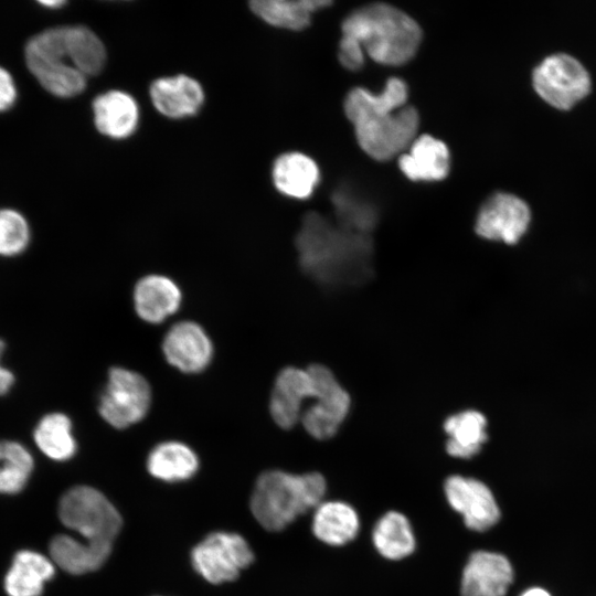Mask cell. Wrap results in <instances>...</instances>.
I'll return each mask as SVG.
<instances>
[{
    "mask_svg": "<svg viewBox=\"0 0 596 596\" xmlns=\"http://www.w3.org/2000/svg\"><path fill=\"white\" fill-rule=\"evenodd\" d=\"M25 64L41 86L57 97L81 94L87 78L106 63L99 38L82 25L56 26L32 36L24 49Z\"/></svg>",
    "mask_w": 596,
    "mask_h": 596,
    "instance_id": "6da1fadb",
    "label": "cell"
},
{
    "mask_svg": "<svg viewBox=\"0 0 596 596\" xmlns=\"http://www.w3.org/2000/svg\"><path fill=\"white\" fill-rule=\"evenodd\" d=\"M407 97V85L398 77H390L377 94L355 87L345 96L344 114L371 158L386 161L401 156L417 137L419 115L406 105Z\"/></svg>",
    "mask_w": 596,
    "mask_h": 596,
    "instance_id": "7a4b0ae2",
    "label": "cell"
},
{
    "mask_svg": "<svg viewBox=\"0 0 596 596\" xmlns=\"http://www.w3.org/2000/svg\"><path fill=\"white\" fill-rule=\"evenodd\" d=\"M304 273L328 286L358 284L370 274L372 243L317 212L308 213L296 236Z\"/></svg>",
    "mask_w": 596,
    "mask_h": 596,
    "instance_id": "3957f363",
    "label": "cell"
},
{
    "mask_svg": "<svg viewBox=\"0 0 596 596\" xmlns=\"http://www.w3.org/2000/svg\"><path fill=\"white\" fill-rule=\"evenodd\" d=\"M342 35L356 40L364 53L384 65H402L417 52L422 30L404 11L374 2L349 13L341 24Z\"/></svg>",
    "mask_w": 596,
    "mask_h": 596,
    "instance_id": "277c9868",
    "label": "cell"
},
{
    "mask_svg": "<svg viewBox=\"0 0 596 596\" xmlns=\"http://www.w3.org/2000/svg\"><path fill=\"white\" fill-rule=\"evenodd\" d=\"M327 483L322 475H292L268 470L256 480L251 497V511L268 531H280L299 515L316 509L324 497Z\"/></svg>",
    "mask_w": 596,
    "mask_h": 596,
    "instance_id": "5b68a950",
    "label": "cell"
},
{
    "mask_svg": "<svg viewBox=\"0 0 596 596\" xmlns=\"http://www.w3.org/2000/svg\"><path fill=\"white\" fill-rule=\"evenodd\" d=\"M58 517L64 526L91 543L111 544L120 531L121 517L97 489L76 486L60 499Z\"/></svg>",
    "mask_w": 596,
    "mask_h": 596,
    "instance_id": "8992f818",
    "label": "cell"
},
{
    "mask_svg": "<svg viewBox=\"0 0 596 596\" xmlns=\"http://www.w3.org/2000/svg\"><path fill=\"white\" fill-rule=\"evenodd\" d=\"M535 93L550 106L568 110L587 97L592 78L587 68L567 53H554L544 57L532 71Z\"/></svg>",
    "mask_w": 596,
    "mask_h": 596,
    "instance_id": "52a82bcc",
    "label": "cell"
},
{
    "mask_svg": "<svg viewBox=\"0 0 596 596\" xmlns=\"http://www.w3.org/2000/svg\"><path fill=\"white\" fill-rule=\"evenodd\" d=\"M151 405V389L138 372L114 366L98 397V413L110 426L123 429L145 418Z\"/></svg>",
    "mask_w": 596,
    "mask_h": 596,
    "instance_id": "ba28073f",
    "label": "cell"
},
{
    "mask_svg": "<svg viewBox=\"0 0 596 596\" xmlns=\"http://www.w3.org/2000/svg\"><path fill=\"white\" fill-rule=\"evenodd\" d=\"M254 554L246 540L236 533L213 532L191 552L198 574L212 584L232 582L252 564Z\"/></svg>",
    "mask_w": 596,
    "mask_h": 596,
    "instance_id": "9c48e42d",
    "label": "cell"
},
{
    "mask_svg": "<svg viewBox=\"0 0 596 596\" xmlns=\"http://www.w3.org/2000/svg\"><path fill=\"white\" fill-rule=\"evenodd\" d=\"M316 379L312 403L302 411L300 422L309 435L324 440L334 436L350 409V396L332 371L322 364L309 365Z\"/></svg>",
    "mask_w": 596,
    "mask_h": 596,
    "instance_id": "30bf717a",
    "label": "cell"
},
{
    "mask_svg": "<svg viewBox=\"0 0 596 596\" xmlns=\"http://www.w3.org/2000/svg\"><path fill=\"white\" fill-rule=\"evenodd\" d=\"M532 220L529 204L515 194L497 192L481 205L476 233L489 241L514 245L528 232Z\"/></svg>",
    "mask_w": 596,
    "mask_h": 596,
    "instance_id": "8fae6325",
    "label": "cell"
},
{
    "mask_svg": "<svg viewBox=\"0 0 596 596\" xmlns=\"http://www.w3.org/2000/svg\"><path fill=\"white\" fill-rule=\"evenodd\" d=\"M444 488L448 503L470 530L482 532L498 523L500 509L491 490L480 480L455 475L446 479Z\"/></svg>",
    "mask_w": 596,
    "mask_h": 596,
    "instance_id": "7c38bea8",
    "label": "cell"
},
{
    "mask_svg": "<svg viewBox=\"0 0 596 596\" xmlns=\"http://www.w3.org/2000/svg\"><path fill=\"white\" fill-rule=\"evenodd\" d=\"M316 390V379L309 366L283 369L275 380L269 400L274 422L284 429L294 427L300 422L305 401L311 400Z\"/></svg>",
    "mask_w": 596,
    "mask_h": 596,
    "instance_id": "4fadbf2b",
    "label": "cell"
},
{
    "mask_svg": "<svg viewBox=\"0 0 596 596\" xmlns=\"http://www.w3.org/2000/svg\"><path fill=\"white\" fill-rule=\"evenodd\" d=\"M162 351L169 364L181 372L193 374L204 371L213 358V343L205 330L194 321L173 324L162 341Z\"/></svg>",
    "mask_w": 596,
    "mask_h": 596,
    "instance_id": "5bb4252c",
    "label": "cell"
},
{
    "mask_svg": "<svg viewBox=\"0 0 596 596\" xmlns=\"http://www.w3.org/2000/svg\"><path fill=\"white\" fill-rule=\"evenodd\" d=\"M513 581L509 560L499 553L476 551L462 571L461 596H504Z\"/></svg>",
    "mask_w": 596,
    "mask_h": 596,
    "instance_id": "9a60e30c",
    "label": "cell"
},
{
    "mask_svg": "<svg viewBox=\"0 0 596 596\" xmlns=\"http://www.w3.org/2000/svg\"><path fill=\"white\" fill-rule=\"evenodd\" d=\"M132 299L140 319L148 323H160L179 310L182 292L171 278L151 274L137 281Z\"/></svg>",
    "mask_w": 596,
    "mask_h": 596,
    "instance_id": "2e32d148",
    "label": "cell"
},
{
    "mask_svg": "<svg viewBox=\"0 0 596 596\" xmlns=\"http://www.w3.org/2000/svg\"><path fill=\"white\" fill-rule=\"evenodd\" d=\"M401 171L412 181H439L450 169L447 146L429 135H421L398 157Z\"/></svg>",
    "mask_w": 596,
    "mask_h": 596,
    "instance_id": "e0dca14e",
    "label": "cell"
},
{
    "mask_svg": "<svg viewBox=\"0 0 596 596\" xmlns=\"http://www.w3.org/2000/svg\"><path fill=\"white\" fill-rule=\"evenodd\" d=\"M150 98L159 113L170 118L195 114L203 104L204 93L199 82L187 75L162 77L150 86Z\"/></svg>",
    "mask_w": 596,
    "mask_h": 596,
    "instance_id": "ac0fdd59",
    "label": "cell"
},
{
    "mask_svg": "<svg viewBox=\"0 0 596 596\" xmlns=\"http://www.w3.org/2000/svg\"><path fill=\"white\" fill-rule=\"evenodd\" d=\"M94 121L97 130L110 138L130 136L138 124V106L125 92L109 91L97 96L93 103Z\"/></svg>",
    "mask_w": 596,
    "mask_h": 596,
    "instance_id": "d6986e66",
    "label": "cell"
},
{
    "mask_svg": "<svg viewBox=\"0 0 596 596\" xmlns=\"http://www.w3.org/2000/svg\"><path fill=\"white\" fill-rule=\"evenodd\" d=\"M111 549V544L79 541L66 534L55 535L50 542L54 565L73 575L86 574L103 566Z\"/></svg>",
    "mask_w": 596,
    "mask_h": 596,
    "instance_id": "ffe728a7",
    "label": "cell"
},
{
    "mask_svg": "<svg viewBox=\"0 0 596 596\" xmlns=\"http://www.w3.org/2000/svg\"><path fill=\"white\" fill-rule=\"evenodd\" d=\"M54 574L52 560L41 553L23 550L13 557L4 577V589L9 596H40Z\"/></svg>",
    "mask_w": 596,
    "mask_h": 596,
    "instance_id": "44dd1931",
    "label": "cell"
},
{
    "mask_svg": "<svg viewBox=\"0 0 596 596\" xmlns=\"http://www.w3.org/2000/svg\"><path fill=\"white\" fill-rule=\"evenodd\" d=\"M320 179L319 168L308 156L288 152L279 156L273 167L274 184L279 192L294 199H307Z\"/></svg>",
    "mask_w": 596,
    "mask_h": 596,
    "instance_id": "7402d4cb",
    "label": "cell"
},
{
    "mask_svg": "<svg viewBox=\"0 0 596 596\" xmlns=\"http://www.w3.org/2000/svg\"><path fill=\"white\" fill-rule=\"evenodd\" d=\"M360 529L356 511L342 501H322L312 519V533L329 545H343L353 540Z\"/></svg>",
    "mask_w": 596,
    "mask_h": 596,
    "instance_id": "603a6c76",
    "label": "cell"
},
{
    "mask_svg": "<svg viewBox=\"0 0 596 596\" xmlns=\"http://www.w3.org/2000/svg\"><path fill=\"white\" fill-rule=\"evenodd\" d=\"M486 416L475 409L454 414L444 423L448 436L447 453L456 458L468 459L477 455L488 439Z\"/></svg>",
    "mask_w": 596,
    "mask_h": 596,
    "instance_id": "cb8c5ba5",
    "label": "cell"
},
{
    "mask_svg": "<svg viewBox=\"0 0 596 596\" xmlns=\"http://www.w3.org/2000/svg\"><path fill=\"white\" fill-rule=\"evenodd\" d=\"M198 468L196 454L188 445L175 440L158 444L147 458L149 473L168 482L190 479Z\"/></svg>",
    "mask_w": 596,
    "mask_h": 596,
    "instance_id": "d4e9b609",
    "label": "cell"
},
{
    "mask_svg": "<svg viewBox=\"0 0 596 596\" xmlns=\"http://www.w3.org/2000/svg\"><path fill=\"white\" fill-rule=\"evenodd\" d=\"M329 0H254L251 10L266 23L288 30H302L309 25L312 14L330 6Z\"/></svg>",
    "mask_w": 596,
    "mask_h": 596,
    "instance_id": "484cf974",
    "label": "cell"
},
{
    "mask_svg": "<svg viewBox=\"0 0 596 596\" xmlns=\"http://www.w3.org/2000/svg\"><path fill=\"white\" fill-rule=\"evenodd\" d=\"M372 540L377 552L389 560H402L415 550V536L407 518L390 511L376 522Z\"/></svg>",
    "mask_w": 596,
    "mask_h": 596,
    "instance_id": "4316f807",
    "label": "cell"
},
{
    "mask_svg": "<svg viewBox=\"0 0 596 596\" xmlns=\"http://www.w3.org/2000/svg\"><path fill=\"white\" fill-rule=\"evenodd\" d=\"M38 448L50 459L65 461L71 459L77 449L72 433V422L65 414L51 413L41 418L34 433Z\"/></svg>",
    "mask_w": 596,
    "mask_h": 596,
    "instance_id": "83f0119b",
    "label": "cell"
},
{
    "mask_svg": "<svg viewBox=\"0 0 596 596\" xmlns=\"http://www.w3.org/2000/svg\"><path fill=\"white\" fill-rule=\"evenodd\" d=\"M32 470V455L23 445L0 440V493L20 492L28 483Z\"/></svg>",
    "mask_w": 596,
    "mask_h": 596,
    "instance_id": "f1b7e54d",
    "label": "cell"
},
{
    "mask_svg": "<svg viewBox=\"0 0 596 596\" xmlns=\"http://www.w3.org/2000/svg\"><path fill=\"white\" fill-rule=\"evenodd\" d=\"M332 201L338 224L354 233L369 235L376 222V213L371 205L344 191L334 193Z\"/></svg>",
    "mask_w": 596,
    "mask_h": 596,
    "instance_id": "f546056e",
    "label": "cell"
},
{
    "mask_svg": "<svg viewBox=\"0 0 596 596\" xmlns=\"http://www.w3.org/2000/svg\"><path fill=\"white\" fill-rule=\"evenodd\" d=\"M30 241V227L24 216L15 210H0V255L22 253Z\"/></svg>",
    "mask_w": 596,
    "mask_h": 596,
    "instance_id": "4dcf8cb0",
    "label": "cell"
},
{
    "mask_svg": "<svg viewBox=\"0 0 596 596\" xmlns=\"http://www.w3.org/2000/svg\"><path fill=\"white\" fill-rule=\"evenodd\" d=\"M338 57L341 65L347 70L359 71L364 64V50L353 38L342 35Z\"/></svg>",
    "mask_w": 596,
    "mask_h": 596,
    "instance_id": "1f68e13d",
    "label": "cell"
},
{
    "mask_svg": "<svg viewBox=\"0 0 596 596\" xmlns=\"http://www.w3.org/2000/svg\"><path fill=\"white\" fill-rule=\"evenodd\" d=\"M17 99V87L12 75L0 66V113L9 109Z\"/></svg>",
    "mask_w": 596,
    "mask_h": 596,
    "instance_id": "d6a6232c",
    "label": "cell"
},
{
    "mask_svg": "<svg viewBox=\"0 0 596 596\" xmlns=\"http://www.w3.org/2000/svg\"><path fill=\"white\" fill-rule=\"evenodd\" d=\"M4 342L0 340V356L4 350ZM14 382L13 374L0 364V396L6 394Z\"/></svg>",
    "mask_w": 596,
    "mask_h": 596,
    "instance_id": "836d02e7",
    "label": "cell"
},
{
    "mask_svg": "<svg viewBox=\"0 0 596 596\" xmlns=\"http://www.w3.org/2000/svg\"><path fill=\"white\" fill-rule=\"evenodd\" d=\"M520 596H551L545 589L533 587L523 592Z\"/></svg>",
    "mask_w": 596,
    "mask_h": 596,
    "instance_id": "e575fe53",
    "label": "cell"
},
{
    "mask_svg": "<svg viewBox=\"0 0 596 596\" xmlns=\"http://www.w3.org/2000/svg\"><path fill=\"white\" fill-rule=\"evenodd\" d=\"M39 3H41L42 6L46 7V8H58L63 4H65V1H62V0H47V1H40Z\"/></svg>",
    "mask_w": 596,
    "mask_h": 596,
    "instance_id": "d590c367",
    "label": "cell"
}]
</instances>
